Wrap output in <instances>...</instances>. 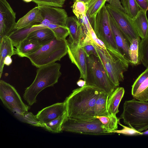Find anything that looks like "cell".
Returning <instances> with one entry per match:
<instances>
[{
  "label": "cell",
  "mask_w": 148,
  "mask_h": 148,
  "mask_svg": "<svg viewBox=\"0 0 148 148\" xmlns=\"http://www.w3.org/2000/svg\"><path fill=\"white\" fill-rule=\"evenodd\" d=\"M79 0V1H84L85 3H86V0Z\"/></svg>",
  "instance_id": "obj_45"
},
{
  "label": "cell",
  "mask_w": 148,
  "mask_h": 148,
  "mask_svg": "<svg viewBox=\"0 0 148 148\" xmlns=\"http://www.w3.org/2000/svg\"><path fill=\"white\" fill-rule=\"evenodd\" d=\"M148 77V68L143 72L136 79L132 86L131 93L132 96L136 93L137 90L140 85Z\"/></svg>",
  "instance_id": "obj_35"
},
{
  "label": "cell",
  "mask_w": 148,
  "mask_h": 148,
  "mask_svg": "<svg viewBox=\"0 0 148 148\" xmlns=\"http://www.w3.org/2000/svg\"><path fill=\"white\" fill-rule=\"evenodd\" d=\"M66 117V112L62 115L59 116L48 123L42 124V127L46 130L54 133H59L62 132V124Z\"/></svg>",
  "instance_id": "obj_26"
},
{
  "label": "cell",
  "mask_w": 148,
  "mask_h": 148,
  "mask_svg": "<svg viewBox=\"0 0 148 148\" xmlns=\"http://www.w3.org/2000/svg\"><path fill=\"white\" fill-rule=\"evenodd\" d=\"M101 91L95 87L86 84L74 90L64 101L66 116L83 120L96 118L95 106Z\"/></svg>",
  "instance_id": "obj_1"
},
{
  "label": "cell",
  "mask_w": 148,
  "mask_h": 148,
  "mask_svg": "<svg viewBox=\"0 0 148 148\" xmlns=\"http://www.w3.org/2000/svg\"><path fill=\"white\" fill-rule=\"evenodd\" d=\"M65 0H32L38 5H43L55 7H62Z\"/></svg>",
  "instance_id": "obj_34"
},
{
  "label": "cell",
  "mask_w": 148,
  "mask_h": 148,
  "mask_svg": "<svg viewBox=\"0 0 148 148\" xmlns=\"http://www.w3.org/2000/svg\"><path fill=\"white\" fill-rule=\"evenodd\" d=\"M71 7L73 12L77 19L81 18L86 15L87 7V3L84 1L76 0Z\"/></svg>",
  "instance_id": "obj_31"
},
{
  "label": "cell",
  "mask_w": 148,
  "mask_h": 148,
  "mask_svg": "<svg viewBox=\"0 0 148 148\" xmlns=\"http://www.w3.org/2000/svg\"><path fill=\"white\" fill-rule=\"evenodd\" d=\"M80 45L84 50L86 58L92 54L98 56L96 49L92 44V40L89 35L88 36Z\"/></svg>",
  "instance_id": "obj_32"
},
{
  "label": "cell",
  "mask_w": 148,
  "mask_h": 148,
  "mask_svg": "<svg viewBox=\"0 0 148 148\" xmlns=\"http://www.w3.org/2000/svg\"><path fill=\"white\" fill-rule=\"evenodd\" d=\"M142 135H148V130L143 132H142Z\"/></svg>",
  "instance_id": "obj_42"
},
{
  "label": "cell",
  "mask_w": 148,
  "mask_h": 148,
  "mask_svg": "<svg viewBox=\"0 0 148 148\" xmlns=\"http://www.w3.org/2000/svg\"><path fill=\"white\" fill-rule=\"evenodd\" d=\"M55 37L54 33L51 29L45 28L33 31L27 38L35 40L43 45L49 43Z\"/></svg>",
  "instance_id": "obj_22"
},
{
  "label": "cell",
  "mask_w": 148,
  "mask_h": 148,
  "mask_svg": "<svg viewBox=\"0 0 148 148\" xmlns=\"http://www.w3.org/2000/svg\"><path fill=\"white\" fill-rule=\"evenodd\" d=\"M140 9L147 12L148 11V0H135Z\"/></svg>",
  "instance_id": "obj_38"
},
{
  "label": "cell",
  "mask_w": 148,
  "mask_h": 148,
  "mask_svg": "<svg viewBox=\"0 0 148 148\" xmlns=\"http://www.w3.org/2000/svg\"><path fill=\"white\" fill-rule=\"evenodd\" d=\"M86 60V85L95 87L109 96L116 87L108 77L99 58L92 54L87 58Z\"/></svg>",
  "instance_id": "obj_6"
},
{
  "label": "cell",
  "mask_w": 148,
  "mask_h": 148,
  "mask_svg": "<svg viewBox=\"0 0 148 148\" xmlns=\"http://www.w3.org/2000/svg\"><path fill=\"white\" fill-rule=\"evenodd\" d=\"M42 46L38 41L26 38L21 42L15 49V54L21 57H26L36 52Z\"/></svg>",
  "instance_id": "obj_18"
},
{
  "label": "cell",
  "mask_w": 148,
  "mask_h": 148,
  "mask_svg": "<svg viewBox=\"0 0 148 148\" xmlns=\"http://www.w3.org/2000/svg\"><path fill=\"white\" fill-rule=\"evenodd\" d=\"M124 93L123 88L118 87L109 96L107 101V109L109 114L116 115L119 112V107Z\"/></svg>",
  "instance_id": "obj_20"
},
{
  "label": "cell",
  "mask_w": 148,
  "mask_h": 148,
  "mask_svg": "<svg viewBox=\"0 0 148 148\" xmlns=\"http://www.w3.org/2000/svg\"><path fill=\"white\" fill-rule=\"evenodd\" d=\"M0 77L2 75L4 62L5 58L8 56H12L15 54V49L13 43L8 36L0 39Z\"/></svg>",
  "instance_id": "obj_19"
},
{
  "label": "cell",
  "mask_w": 148,
  "mask_h": 148,
  "mask_svg": "<svg viewBox=\"0 0 148 148\" xmlns=\"http://www.w3.org/2000/svg\"><path fill=\"white\" fill-rule=\"evenodd\" d=\"M133 96L134 99L140 101H148V77L140 85Z\"/></svg>",
  "instance_id": "obj_30"
},
{
  "label": "cell",
  "mask_w": 148,
  "mask_h": 148,
  "mask_svg": "<svg viewBox=\"0 0 148 148\" xmlns=\"http://www.w3.org/2000/svg\"><path fill=\"white\" fill-rule=\"evenodd\" d=\"M40 8L42 21L36 26L53 29L65 26L68 17L66 11L62 8L43 5H38Z\"/></svg>",
  "instance_id": "obj_11"
},
{
  "label": "cell",
  "mask_w": 148,
  "mask_h": 148,
  "mask_svg": "<svg viewBox=\"0 0 148 148\" xmlns=\"http://www.w3.org/2000/svg\"><path fill=\"white\" fill-rule=\"evenodd\" d=\"M65 26L69 31V37L67 40L69 42L80 45L86 37L89 35L75 16H68Z\"/></svg>",
  "instance_id": "obj_15"
},
{
  "label": "cell",
  "mask_w": 148,
  "mask_h": 148,
  "mask_svg": "<svg viewBox=\"0 0 148 148\" xmlns=\"http://www.w3.org/2000/svg\"><path fill=\"white\" fill-rule=\"evenodd\" d=\"M73 0L74 1H76V0Z\"/></svg>",
  "instance_id": "obj_46"
},
{
  "label": "cell",
  "mask_w": 148,
  "mask_h": 148,
  "mask_svg": "<svg viewBox=\"0 0 148 148\" xmlns=\"http://www.w3.org/2000/svg\"><path fill=\"white\" fill-rule=\"evenodd\" d=\"M139 52L140 62L146 68H148V37L140 40Z\"/></svg>",
  "instance_id": "obj_29"
},
{
  "label": "cell",
  "mask_w": 148,
  "mask_h": 148,
  "mask_svg": "<svg viewBox=\"0 0 148 148\" xmlns=\"http://www.w3.org/2000/svg\"><path fill=\"white\" fill-rule=\"evenodd\" d=\"M16 14L6 0H0V39L14 29Z\"/></svg>",
  "instance_id": "obj_12"
},
{
  "label": "cell",
  "mask_w": 148,
  "mask_h": 148,
  "mask_svg": "<svg viewBox=\"0 0 148 148\" xmlns=\"http://www.w3.org/2000/svg\"><path fill=\"white\" fill-rule=\"evenodd\" d=\"M92 27L98 38L106 47L120 53L116 44L112 31L109 13L104 5L99 11Z\"/></svg>",
  "instance_id": "obj_7"
},
{
  "label": "cell",
  "mask_w": 148,
  "mask_h": 148,
  "mask_svg": "<svg viewBox=\"0 0 148 148\" xmlns=\"http://www.w3.org/2000/svg\"><path fill=\"white\" fill-rule=\"evenodd\" d=\"M121 2L129 16L133 19L136 16L140 8L135 0H121Z\"/></svg>",
  "instance_id": "obj_28"
},
{
  "label": "cell",
  "mask_w": 148,
  "mask_h": 148,
  "mask_svg": "<svg viewBox=\"0 0 148 148\" xmlns=\"http://www.w3.org/2000/svg\"><path fill=\"white\" fill-rule=\"evenodd\" d=\"M101 122L103 128L109 134L113 133V131L118 129V124L119 122L116 115L109 113L104 116H95Z\"/></svg>",
  "instance_id": "obj_23"
},
{
  "label": "cell",
  "mask_w": 148,
  "mask_h": 148,
  "mask_svg": "<svg viewBox=\"0 0 148 148\" xmlns=\"http://www.w3.org/2000/svg\"><path fill=\"white\" fill-rule=\"evenodd\" d=\"M108 3L120 8H123L120 0H107Z\"/></svg>",
  "instance_id": "obj_39"
},
{
  "label": "cell",
  "mask_w": 148,
  "mask_h": 148,
  "mask_svg": "<svg viewBox=\"0 0 148 148\" xmlns=\"http://www.w3.org/2000/svg\"><path fill=\"white\" fill-rule=\"evenodd\" d=\"M109 96L105 92L101 91L95 103L94 108L95 116H104L108 114L107 101Z\"/></svg>",
  "instance_id": "obj_25"
},
{
  "label": "cell",
  "mask_w": 148,
  "mask_h": 148,
  "mask_svg": "<svg viewBox=\"0 0 148 148\" xmlns=\"http://www.w3.org/2000/svg\"><path fill=\"white\" fill-rule=\"evenodd\" d=\"M125 124L142 132L148 130V102L133 99L125 101L120 116Z\"/></svg>",
  "instance_id": "obj_5"
},
{
  "label": "cell",
  "mask_w": 148,
  "mask_h": 148,
  "mask_svg": "<svg viewBox=\"0 0 148 148\" xmlns=\"http://www.w3.org/2000/svg\"><path fill=\"white\" fill-rule=\"evenodd\" d=\"M109 14L112 31L118 51L125 60L130 64L129 50L130 43L124 34Z\"/></svg>",
  "instance_id": "obj_14"
},
{
  "label": "cell",
  "mask_w": 148,
  "mask_h": 148,
  "mask_svg": "<svg viewBox=\"0 0 148 148\" xmlns=\"http://www.w3.org/2000/svg\"><path fill=\"white\" fill-rule=\"evenodd\" d=\"M67 53L71 62L75 64L80 72V79L86 81L87 76L86 57L80 45L67 41Z\"/></svg>",
  "instance_id": "obj_13"
},
{
  "label": "cell",
  "mask_w": 148,
  "mask_h": 148,
  "mask_svg": "<svg viewBox=\"0 0 148 148\" xmlns=\"http://www.w3.org/2000/svg\"><path fill=\"white\" fill-rule=\"evenodd\" d=\"M118 124L122 127L123 129L120 130H115L112 133L130 136L142 135V132H139L130 127L124 126L121 124L119 121Z\"/></svg>",
  "instance_id": "obj_36"
},
{
  "label": "cell",
  "mask_w": 148,
  "mask_h": 148,
  "mask_svg": "<svg viewBox=\"0 0 148 148\" xmlns=\"http://www.w3.org/2000/svg\"><path fill=\"white\" fill-rule=\"evenodd\" d=\"M146 12L140 9L136 16L132 19L136 32L142 39L148 37V19Z\"/></svg>",
  "instance_id": "obj_21"
},
{
  "label": "cell",
  "mask_w": 148,
  "mask_h": 148,
  "mask_svg": "<svg viewBox=\"0 0 148 148\" xmlns=\"http://www.w3.org/2000/svg\"><path fill=\"white\" fill-rule=\"evenodd\" d=\"M12 63V59L11 56H8L5 58L4 63V65L7 66H10Z\"/></svg>",
  "instance_id": "obj_40"
},
{
  "label": "cell",
  "mask_w": 148,
  "mask_h": 148,
  "mask_svg": "<svg viewBox=\"0 0 148 148\" xmlns=\"http://www.w3.org/2000/svg\"><path fill=\"white\" fill-rule=\"evenodd\" d=\"M106 1V0H90L87 3L86 15L91 25L93 24L98 12L105 5Z\"/></svg>",
  "instance_id": "obj_24"
},
{
  "label": "cell",
  "mask_w": 148,
  "mask_h": 148,
  "mask_svg": "<svg viewBox=\"0 0 148 148\" xmlns=\"http://www.w3.org/2000/svg\"><path fill=\"white\" fill-rule=\"evenodd\" d=\"M106 6L110 15L130 43L134 39L140 40L132 19L127 14L123 7L119 8L109 3L106 4Z\"/></svg>",
  "instance_id": "obj_10"
},
{
  "label": "cell",
  "mask_w": 148,
  "mask_h": 148,
  "mask_svg": "<svg viewBox=\"0 0 148 148\" xmlns=\"http://www.w3.org/2000/svg\"><path fill=\"white\" fill-rule=\"evenodd\" d=\"M16 115L24 122L34 126L41 127L42 126V124L38 120L35 116L31 112H28L22 115Z\"/></svg>",
  "instance_id": "obj_33"
},
{
  "label": "cell",
  "mask_w": 148,
  "mask_h": 148,
  "mask_svg": "<svg viewBox=\"0 0 148 148\" xmlns=\"http://www.w3.org/2000/svg\"><path fill=\"white\" fill-rule=\"evenodd\" d=\"M92 43L108 77L116 87L119 86L124 80L123 73L129 63L119 52L103 47L92 40Z\"/></svg>",
  "instance_id": "obj_3"
},
{
  "label": "cell",
  "mask_w": 148,
  "mask_h": 148,
  "mask_svg": "<svg viewBox=\"0 0 148 148\" xmlns=\"http://www.w3.org/2000/svg\"><path fill=\"white\" fill-rule=\"evenodd\" d=\"M25 2H29L30 1H32V0H23Z\"/></svg>",
  "instance_id": "obj_43"
},
{
  "label": "cell",
  "mask_w": 148,
  "mask_h": 148,
  "mask_svg": "<svg viewBox=\"0 0 148 148\" xmlns=\"http://www.w3.org/2000/svg\"><path fill=\"white\" fill-rule=\"evenodd\" d=\"M0 98L4 105L16 115H22L30 107L25 104L14 87L3 80L0 81Z\"/></svg>",
  "instance_id": "obj_9"
},
{
  "label": "cell",
  "mask_w": 148,
  "mask_h": 148,
  "mask_svg": "<svg viewBox=\"0 0 148 148\" xmlns=\"http://www.w3.org/2000/svg\"><path fill=\"white\" fill-rule=\"evenodd\" d=\"M90 0H86V3L87 4Z\"/></svg>",
  "instance_id": "obj_44"
},
{
  "label": "cell",
  "mask_w": 148,
  "mask_h": 148,
  "mask_svg": "<svg viewBox=\"0 0 148 148\" xmlns=\"http://www.w3.org/2000/svg\"><path fill=\"white\" fill-rule=\"evenodd\" d=\"M67 53L66 39L56 37L49 43L42 45L35 52L27 56L32 64L37 68L56 62Z\"/></svg>",
  "instance_id": "obj_4"
},
{
  "label": "cell",
  "mask_w": 148,
  "mask_h": 148,
  "mask_svg": "<svg viewBox=\"0 0 148 148\" xmlns=\"http://www.w3.org/2000/svg\"><path fill=\"white\" fill-rule=\"evenodd\" d=\"M86 81L82 79H79L77 82V85L80 87H82L86 85Z\"/></svg>",
  "instance_id": "obj_41"
},
{
  "label": "cell",
  "mask_w": 148,
  "mask_h": 148,
  "mask_svg": "<svg viewBox=\"0 0 148 148\" xmlns=\"http://www.w3.org/2000/svg\"><path fill=\"white\" fill-rule=\"evenodd\" d=\"M66 112V105L64 102L58 103L47 107L39 111L35 116L42 124L48 123Z\"/></svg>",
  "instance_id": "obj_16"
},
{
  "label": "cell",
  "mask_w": 148,
  "mask_h": 148,
  "mask_svg": "<svg viewBox=\"0 0 148 148\" xmlns=\"http://www.w3.org/2000/svg\"><path fill=\"white\" fill-rule=\"evenodd\" d=\"M106 1H107V0H106Z\"/></svg>",
  "instance_id": "obj_47"
},
{
  "label": "cell",
  "mask_w": 148,
  "mask_h": 148,
  "mask_svg": "<svg viewBox=\"0 0 148 148\" xmlns=\"http://www.w3.org/2000/svg\"><path fill=\"white\" fill-rule=\"evenodd\" d=\"M42 21L40 8L38 6L30 10L19 19L16 23L14 29H19L39 24Z\"/></svg>",
  "instance_id": "obj_17"
},
{
  "label": "cell",
  "mask_w": 148,
  "mask_h": 148,
  "mask_svg": "<svg viewBox=\"0 0 148 148\" xmlns=\"http://www.w3.org/2000/svg\"><path fill=\"white\" fill-rule=\"evenodd\" d=\"M61 130L62 131L87 134H109L103 130L101 123L96 117L91 120H83L66 116L62 124Z\"/></svg>",
  "instance_id": "obj_8"
},
{
  "label": "cell",
  "mask_w": 148,
  "mask_h": 148,
  "mask_svg": "<svg viewBox=\"0 0 148 148\" xmlns=\"http://www.w3.org/2000/svg\"><path fill=\"white\" fill-rule=\"evenodd\" d=\"M140 40L134 39L129 48V53L130 60V64L133 65H137L140 63L139 52V45Z\"/></svg>",
  "instance_id": "obj_27"
},
{
  "label": "cell",
  "mask_w": 148,
  "mask_h": 148,
  "mask_svg": "<svg viewBox=\"0 0 148 148\" xmlns=\"http://www.w3.org/2000/svg\"><path fill=\"white\" fill-rule=\"evenodd\" d=\"M61 64L53 63L39 67L32 83L25 90L24 100L30 106L36 103L38 94L45 88L52 86L57 83L61 75Z\"/></svg>",
  "instance_id": "obj_2"
},
{
  "label": "cell",
  "mask_w": 148,
  "mask_h": 148,
  "mask_svg": "<svg viewBox=\"0 0 148 148\" xmlns=\"http://www.w3.org/2000/svg\"><path fill=\"white\" fill-rule=\"evenodd\" d=\"M52 30L57 39H65L69 34V29L66 26H60Z\"/></svg>",
  "instance_id": "obj_37"
}]
</instances>
